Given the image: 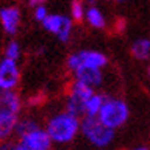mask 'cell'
<instances>
[{"mask_svg": "<svg viewBox=\"0 0 150 150\" xmlns=\"http://www.w3.org/2000/svg\"><path fill=\"white\" fill-rule=\"evenodd\" d=\"M22 106L16 91H0V139H9L14 135Z\"/></svg>", "mask_w": 150, "mask_h": 150, "instance_id": "obj_1", "label": "cell"}, {"mask_svg": "<svg viewBox=\"0 0 150 150\" xmlns=\"http://www.w3.org/2000/svg\"><path fill=\"white\" fill-rule=\"evenodd\" d=\"M80 129H81L80 118L69 113L67 110L54 115L46 122V132L49 133L52 142H57V144L71 142L77 136Z\"/></svg>", "mask_w": 150, "mask_h": 150, "instance_id": "obj_2", "label": "cell"}, {"mask_svg": "<svg viewBox=\"0 0 150 150\" xmlns=\"http://www.w3.org/2000/svg\"><path fill=\"white\" fill-rule=\"evenodd\" d=\"M81 133L95 147H107L115 138V129L106 126L100 117L84 115L81 120Z\"/></svg>", "mask_w": 150, "mask_h": 150, "instance_id": "obj_3", "label": "cell"}, {"mask_svg": "<svg viewBox=\"0 0 150 150\" xmlns=\"http://www.w3.org/2000/svg\"><path fill=\"white\" fill-rule=\"evenodd\" d=\"M98 117L106 126L112 129H118L124 126L126 121L129 120V106L121 98L106 97L104 95V101Z\"/></svg>", "mask_w": 150, "mask_h": 150, "instance_id": "obj_4", "label": "cell"}, {"mask_svg": "<svg viewBox=\"0 0 150 150\" xmlns=\"http://www.w3.org/2000/svg\"><path fill=\"white\" fill-rule=\"evenodd\" d=\"M92 93H93V87L84 84L83 81L75 80L69 86V91H67L66 110L78 118H83L86 115V103L92 97Z\"/></svg>", "mask_w": 150, "mask_h": 150, "instance_id": "obj_5", "label": "cell"}, {"mask_svg": "<svg viewBox=\"0 0 150 150\" xmlns=\"http://www.w3.org/2000/svg\"><path fill=\"white\" fill-rule=\"evenodd\" d=\"M52 139L46 129H37L16 141V150H51Z\"/></svg>", "mask_w": 150, "mask_h": 150, "instance_id": "obj_6", "label": "cell"}, {"mask_svg": "<svg viewBox=\"0 0 150 150\" xmlns=\"http://www.w3.org/2000/svg\"><path fill=\"white\" fill-rule=\"evenodd\" d=\"M43 28L51 32V34H55L58 37L60 42L66 43L67 40L71 38V34H72V20L66 16H61V14H47V17L42 22Z\"/></svg>", "mask_w": 150, "mask_h": 150, "instance_id": "obj_7", "label": "cell"}, {"mask_svg": "<svg viewBox=\"0 0 150 150\" xmlns=\"http://www.w3.org/2000/svg\"><path fill=\"white\" fill-rule=\"evenodd\" d=\"M20 83V67L17 60L3 57L0 60V91H16Z\"/></svg>", "mask_w": 150, "mask_h": 150, "instance_id": "obj_8", "label": "cell"}, {"mask_svg": "<svg viewBox=\"0 0 150 150\" xmlns=\"http://www.w3.org/2000/svg\"><path fill=\"white\" fill-rule=\"evenodd\" d=\"M67 67L71 71L78 69L80 66L87 64V66H95V67H103L107 64V57L103 55L100 52H95V51H81L77 54H72L67 58Z\"/></svg>", "mask_w": 150, "mask_h": 150, "instance_id": "obj_9", "label": "cell"}, {"mask_svg": "<svg viewBox=\"0 0 150 150\" xmlns=\"http://www.w3.org/2000/svg\"><path fill=\"white\" fill-rule=\"evenodd\" d=\"M22 23V12L17 6H5L0 9V25L5 34L16 35Z\"/></svg>", "mask_w": 150, "mask_h": 150, "instance_id": "obj_10", "label": "cell"}, {"mask_svg": "<svg viewBox=\"0 0 150 150\" xmlns=\"http://www.w3.org/2000/svg\"><path fill=\"white\" fill-rule=\"evenodd\" d=\"M75 74V80L78 81H83L84 84L91 86V87H98L103 83V71L101 67H95V66H87V64H83L80 66L78 69L74 71Z\"/></svg>", "mask_w": 150, "mask_h": 150, "instance_id": "obj_11", "label": "cell"}, {"mask_svg": "<svg viewBox=\"0 0 150 150\" xmlns=\"http://www.w3.org/2000/svg\"><path fill=\"white\" fill-rule=\"evenodd\" d=\"M37 129H40V124H38L37 120L29 118V117L18 118L14 135L17 136V138H22V136L28 135V133H31V132H34V130H37Z\"/></svg>", "mask_w": 150, "mask_h": 150, "instance_id": "obj_12", "label": "cell"}, {"mask_svg": "<svg viewBox=\"0 0 150 150\" xmlns=\"http://www.w3.org/2000/svg\"><path fill=\"white\" fill-rule=\"evenodd\" d=\"M132 55L136 60H147L150 57V40L141 38L132 45Z\"/></svg>", "mask_w": 150, "mask_h": 150, "instance_id": "obj_13", "label": "cell"}, {"mask_svg": "<svg viewBox=\"0 0 150 150\" xmlns=\"http://www.w3.org/2000/svg\"><path fill=\"white\" fill-rule=\"evenodd\" d=\"M104 101V95L100 93H92V97L87 100L86 103V115H91V117H98V113L101 110V106H103Z\"/></svg>", "mask_w": 150, "mask_h": 150, "instance_id": "obj_14", "label": "cell"}, {"mask_svg": "<svg viewBox=\"0 0 150 150\" xmlns=\"http://www.w3.org/2000/svg\"><path fill=\"white\" fill-rule=\"evenodd\" d=\"M86 18L87 22H89L91 26L97 29H103L106 26V20H104V16L101 14V12L97 9V8H89L86 11Z\"/></svg>", "mask_w": 150, "mask_h": 150, "instance_id": "obj_15", "label": "cell"}, {"mask_svg": "<svg viewBox=\"0 0 150 150\" xmlns=\"http://www.w3.org/2000/svg\"><path fill=\"white\" fill-rule=\"evenodd\" d=\"M3 57L11 58V60H17V61H18V58L22 57V46H20V43L16 42V40H11V42L5 46Z\"/></svg>", "mask_w": 150, "mask_h": 150, "instance_id": "obj_16", "label": "cell"}, {"mask_svg": "<svg viewBox=\"0 0 150 150\" xmlns=\"http://www.w3.org/2000/svg\"><path fill=\"white\" fill-rule=\"evenodd\" d=\"M71 12H72V18H74L77 23L83 22V18H84V16H86L83 2H81V0H74L72 5H71Z\"/></svg>", "mask_w": 150, "mask_h": 150, "instance_id": "obj_17", "label": "cell"}, {"mask_svg": "<svg viewBox=\"0 0 150 150\" xmlns=\"http://www.w3.org/2000/svg\"><path fill=\"white\" fill-rule=\"evenodd\" d=\"M46 17H47V9H46V6H45V5L35 6V9H34V18H35L37 22L42 23Z\"/></svg>", "mask_w": 150, "mask_h": 150, "instance_id": "obj_18", "label": "cell"}, {"mask_svg": "<svg viewBox=\"0 0 150 150\" xmlns=\"http://www.w3.org/2000/svg\"><path fill=\"white\" fill-rule=\"evenodd\" d=\"M0 150H16V142L11 139H0Z\"/></svg>", "mask_w": 150, "mask_h": 150, "instance_id": "obj_19", "label": "cell"}, {"mask_svg": "<svg viewBox=\"0 0 150 150\" xmlns=\"http://www.w3.org/2000/svg\"><path fill=\"white\" fill-rule=\"evenodd\" d=\"M45 2L46 0H28L29 6H32V8H35V6H38V5H43Z\"/></svg>", "mask_w": 150, "mask_h": 150, "instance_id": "obj_20", "label": "cell"}, {"mask_svg": "<svg viewBox=\"0 0 150 150\" xmlns=\"http://www.w3.org/2000/svg\"><path fill=\"white\" fill-rule=\"evenodd\" d=\"M135 150H149L147 147H139V149H135Z\"/></svg>", "mask_w": 150, "mask_h": 150, "instance_id": "obj_21", "label": "cell"}, {"mask_svg": "<svg viewBox=\"0 0 150 150\" xmlns=\"http://www.w3.org/2000/svg\"><path fill=\"white\" fill-rule=\"evenodd\" d=\"M149 75H150V67H149Z\"/></svg>", "mask_w": 150, "mask_h": 150, "instance_id": "obj_22", "label": "cell"}, {"mask_svg": "<svg viewBox=\"0 0 150 150\" xmlns=\"http://www.w3.org/2000/svg\"><path fill=\"white\" fill-rule=\"evenodd\" d=\"M118 2H124V0H118Z\"/></svg>", "mask_w": 150, "mask_h": 150, "instance_id": "obj_23", "label": "cell"}]
</instances>
